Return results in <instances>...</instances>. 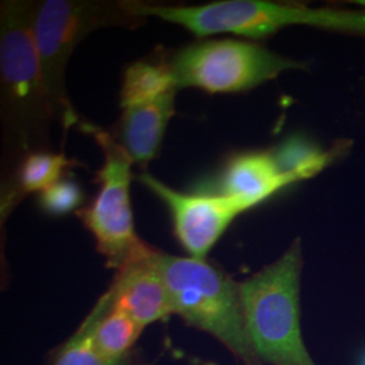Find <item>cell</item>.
<instances>
[{"label": "cell", "instance_id": "cell-13", "mask_svg": "<svg viewBox=\"0 0 365 365\" xmlns=\"http://www.w3.org/2000/svg\"><path fill=\"white\" fill-rule=\"evenodd\" d=\"M78 163L66 155L51 153L45 150L33 152L24 157L16 168L15 180L1 200V215L4 217L25 195L41 192L49 185L61 180L68 170Z\"/></svg>", "mask_w": 365, "mask_h": 365}, {"label": "cell", "instance_id": "cell-15", "mask_svg": "<svg viewBox=\"0 0 365 365\" xmlns=\"http://www.w3.org/2000/svg\"><path fill=\"white\" fill-rule=\"evenodd\" d=\"M46 365H149L134 352L122 360H108L92 344L91 327L84 318L75 333L53 349Z\"/></svg>", "mask_w": 365, "mask_h": 365}, {"label": "cell", "instance_id": "cell-14", "mask_svg": "<svg viewBox=\"0 0 365 365\" xmlns=\"http://www.w3.org/2000/svg\"><path fill=\"white\" fill-rule=\"evenodd\" d=\"M172 91H178L170 61L140 60L126 68L120 90L123 108L145 105Z\"/></svg>", "mask_w": 365, "mask_h": 365}, {"label": "cell", "instance_id": "cell-5", "mask_svg": "<svg viewBox=\"0 0 365 365\" xmlns=\"http://www.w3.org/2000/svg\"><path fill=\"white\" fill-rule=\"evenodd\" d=\"M131 6L133 1L102 0H45L36 3L34 39L57 120L64 133L78 119L66 92V66L72 53L81 41L99 29H137L144 25L146 19L134 15Z\"/></svg>", "mask_w": 365, "mask_h": 365}, {"label": "cell", "instance_id": "cell-6", "mask_svg": "<svg viewBox=\"0 0 365 365\" xmlns=\"http://www.w3.org/2000/svg\"><path fill=\"white\" fill-rule=\"evenodd\" d=\"M176 87L209 93L245 92L304 64L241 39H202L170 61Z\"/></svg>", "mask_w": 365, "mask_h": 365}, {"label": "cell", "instance_id": "cell-7", "mask_svg": "<svg viewBox=\"0 0 365 365\" xmlns=\"http://www.w3.org/2000/svg\"><path fill=\"white\" fill-rule=\"evenodd\" d=\"M86 131L99 145L105 160L98 173L99 192L91 206L81 210L78 217L90 230L106 265L118 271L152 249L138 237L134 226L130 203L134 163L110 133L93 125H87Z\"/></svg>", "mask_w": 365, "mask_h": 365}, {"label": "cell", "instance_id": "cell-8", "mask_svg": "<svg viewBox=\"0 0 365 365\" xmlns=\"http://www.w3.org/2000/svg\"><path fill=\"white\" fill-rule=\"evenodd\" d=\"M138 179L168 207L173 233L187 255L194 259H207L235 218L250 210L245 202L233 196L202 191L185 194L149 173H143Z\"/></svg>", "mask_w": 365, "mask_h": 365}, {"label": "cell", "instance_id": "cell-3", "mask_svg": "<svg viewBox=\"0 0 365 365\" xmlns=\"http://www.w3.org/2000/svg\"><path fill=\"white\" fill-rule=\"evenodd\" d=\"M302 267L297 238L277 260L240 283L249 337L262 364L315 365L300 329Z\"/></svg>", "mask_w": 365, "mask_h": 365}, {"label": "cell", "instance_id": "cell-9", "mask_svg": "<svg viewBox=\"0 0 365 365\" xmlns=\"http://www.w3.org/2000/svg\"><path fill=\"white\" fill-rule=\"evenodd\" d=\"M157 253L158 250L152 248L115 271L113 283L105 292L114 309L126 314L144 329L165 322L173 315Z\"/></svg>", "mask_w": 365, "mask_h": 365}, {"label": "cell", "instance_id": "cell-2", "mask_svg": "<svg viewBox=\"0 0 365 365\" xmlns=\"http://www.w3.org/2000/svg\"><path fill=\"white\" fill-rule=\"evenodd\" d=\"M173 315L217 339L244 365H262L249 337L240 283L207 259L158 250Z\"/></svg>", "mask_w": 365, "mask_h": 365}, {"label": "cell", "instance_id": "cell-16", "mask_svg": "<svg viewBox=\"0 0 365 365\" xmlns=\"http://www.w3.org/2000/svg\"><path fill=\"white\" fill-rule=\"evenodd\" d=\"M274 155L282 170L299 176L302 180L319 173L329 165L333 157L331 152H322L302 138L288 140L286 144L274 150Z\"/></svg>", "mask_w": 365, "mask_h": 365}, {"label": "cell", "instance_id": "cell-17", "mask_svg": "<svg viewBox=\"0 0 365 365\" xmlns=\"http://www.w3.org/2000/svg\"><path fill=\"white\" fill-rule=\"evenodd\" d=\"M39 206L51 215H66L78 210L84 195L78 184L68 179H61L39 192Z\"/></svg>", "mask_w": 365, "mask_h": 365}, {"label": "cell", "instance_id": "cell-11", "mask_svg": "<svg viewBox=\"0 0 365 365\" xmlns=\"http://www.w3.org/2000/svg\"><path fill=\"white\" fill-rule=\"evenodd\" d=\"M176 92H170L145 105L123 108L117 141L133 163L146 164L158 155L170 118L175 114Z\"/></svg>", "mask_w": 365, "mask_h": 365}, {"label": "cell", "instance_id": "cell-4", "mask_svg": "<svg viewBox=\"0 0 365 365\" xmlns=\"http://www.w3.org/2000/svg\"><path fill=\"white\" fill-rule=\"evenodd\" d=\"M131 10L143 19L153 16L179 25L199 38L223 33L252 39L267 38L282 29L300 25L365 33V16L361 14L314 10L265 0H221L199 6L133 1Z\"/></svg>", "mask_w": 365, "mask_h": 365}, {"label": "cell", "instance_id": "cell-12", "mask_svg": "<svg viewBox=\"0 0 365 365\" xmlns=\"http://www.w3.org/2000/svg\"><path fill=\"white\" fill-rule=\"evenodd\" d=\"M91 327V339L95 349L108 360H122L135 351V344L144 327L126 314L114 309L103 294L90 314L86 317Z\"/></svg>", "mask_w": 365, "mask_h": 365}, {"label": "cell", "instance_id": "cell-1", "mask_svg": "<svg viewBox=\"0 0 365 365\" xmlns=\"http://www.w3.org/2000/svg\"><path fill=\"white\" fill-rule=\"evenodd\" d=\"M34 7L19 0L0 7L1 120L16 156L43 150L53 122H58L34 39Z\"/></svg>", "mask_w": 365, "mask_h": 365}, {"label": "cell", "instance_id": "cell-19", "mask_svg": "<svg viewBox=\"0 0 365 365\" xmlns=\"http://www.w3.org/2000/svg\"><path fill=\"white\" fill-rule=\"evenodd\" d=\"M357 3H359V4H363L365 7V0H360V1H357Z\"/></svg>", "mask_w": 365, "mask_h": 365}, {"label": "cell", "instance_id": "cell-18", "mask_svg": "<svg viewBox=\"0 0 365 365\" xmlns=\"http://www.w3.org/2000/svg\"><path fill=\"white\" fill-rule=\"evenodd\" d=\"M359 365H365V352L361 354V357H360V361H359Z\"/></svg>", "mask_w": 365, "mask_h": 365}, {"label": "cell", "instance_id": "cell-10", "mask_svg": "<svg viewBox=\"0 0 365 365\" xmlns=\"http://www.w3.org/2000/svg\"><path fill=\"white\" fill-rule=\"evenodd\" d=\"M300 180L299 176L282 170L274 152H249L230 158L202 192L238 197L253 209Z\"/></svg>", "mask_w": 365, "mask_h": 365}]
</instances>
